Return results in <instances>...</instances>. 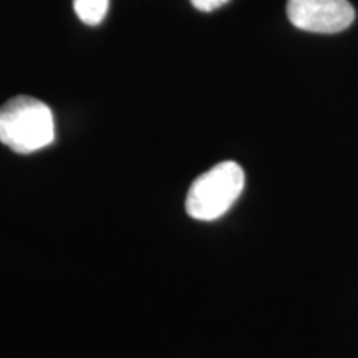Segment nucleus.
<instances>
[{"label": "nucleus", "mask_w": 358, "mask_h": 358, "mask_svg": "<svg viewBox=\"0 0 358 358\" xmlns=\"http://www.w3.org/2000/svg\"><path fill=\"white\" fill-rule=\"evenodd\" d=\"M55 123L52 110L37 98L20 95L0 106V143L20 155L52 145Z\"/></svg>", "instance_id": "obj_1"}, {"label": "nucleus", "mask_w": 358, "mask_h": 358, "mask_svg": "<svg viewBox=\"0 0 358 358\" xmlns=\"http://www.w3.org/2000/svg\"><path fill=\"white\" fill-rule=\"evenodd\" d=\"M243 168L234 161H222L192 182L186 196V213L198 221L224 216L244 189Z\"/></svg>", "instance_id": "obj_2"}, {"label": "nucleus", "mask_w": 358, "mask_h": 358, "mask_svg": "<svg viewBox=\"0 0 358 358\" xmlns=\"http://www.w3.org/2000/svg\"><path fill=\"white\" fill-rule=\"evenodd\" d=\"M290 24L303 32L338 34L355 20V8L348 0H287Z\"/></svg>", "instance_id": "obj_3"}, {"label": "nucleus", "mask_w": 358, "mask_h": 358, "mask_svg": "<svg viewBox=\"0 0 358 358\" xmlns=\"http://www.w3.org/2000/svg\"><path fill=\"white\" fill-rule=\"evenodd\" d=\"M110 0H73L75 13L87 25H98L108 13Z\"/></svg>", "instance_id": "obj_4"}, {"label": "nucleus", "mask_w": 358, "mask_h": 358, "mask_svg": "<svg viewBox=\"0 0 358 358\" xmlns=\"http://www.w3.org/2000/svg\"><path fill=\"white\" fill-rule=\"evenodd\" d=\"M192 7L198 8L199 12H214L217 10L219 7L226 6L229 0H189Z\"/></svg>", "instance_id": "obj_5"}]
</instances>
